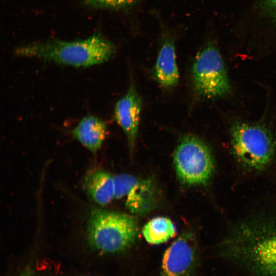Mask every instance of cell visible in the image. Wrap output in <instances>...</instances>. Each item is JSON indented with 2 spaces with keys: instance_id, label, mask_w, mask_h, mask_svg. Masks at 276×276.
<instances>
[{
  "instance_id": "cell-1",
  "label": "cell",
  "mask_w": 276,
  "mask_h": 276,
  "mask_svg": "<svg viewBox=\"0 0 276 276\" xmlns=\"http://www.w3.org/2000/svg\"><path fill=\"white\" fill-rule=\"evenodd\" d=\"M219 250L248 276H276V218L241 222L222 240Z\"/></svg>"
},
{
  "instance_id": "cell-2",
  "label": "cell",
  "mask_w": 276,
  "mask_h": 276,
  "mask_svg": "<svg viewBox=\"0 0 276 276\" xmlns=\"http://www.w3.org/2000/svg\"><path fill=\"white\" fill-rule=\"evenodd\" d=\"M115 52L113 43L97 33L81 40L57 39L21 45L15 54L61 65L87 67L108 60Z\"/></svg>"
},
{
  "instance_id": "cell-3",
  "label": "cell",
  "mask_w": 276,
  "mask_h": 276,
  "mask_svg": "<svg viewBox=\"0 0 276 276\" xmlns=\"http://www.w3.org/2000/svg\"><path fill=\"white\" fill-rule=\"evenodd\" d=\"M138 233V221L133 215L99 209L90 214L87 239L90 246L100 252L117 254L129 249Z\"/></svg>"
},
{
  "instance_id": "cell-4",
  "label": "cell",
  "mask_w": 276,
  "mask_h": 276,
  "mask_svg": "<svg viewBox=\"0 0 276 276\" xmlns=\"http://www.w3.org/2000/svg\"><path fill=\"white\" fill-rule=\"evenodd\" d=\"M230 136L233 154L246 169L261 171L272 160L276 137L265 126L237 121L231 126Z\"/></svg>"
},
{
  "instance_id": "cell-5",
  "label": "cell",
  "mask_w": 276,
  "mask_h": 276,
  "mask_svg": "<svg viewBox=\"0 0 276 276\" xmlns=\"http://www.w3.org/2000/svg\"><path fill=\"white\" fill-rule=\"evenodd\" d=\"M176 175L187 186L206 184L213 176L214 162L212 154L203 141L193 135L183 136L173 155Z\"/></svg>"
},
{
  "instance_id": "cell-6",
  "label": "cell",
  "mask_w": 276,
  "mask_h": 276,
  "mask_svg": "<svg viewBox=\"0 0 276 276\" xmlns=\"http://www.w3.org/2000/svg\"><path fill=\"white\" fill-rule=\"evenodd\" d=\"M192 77L195 90L204 98L224 97L231 91L223 59L212 41L207 43L196 55Z\"/></svg>"
},
{
  "instance_id": "cell-7",
  "label": "cell",
  "mask_w": 276,
  "mask_h": 276,
  "mask_svg": "<svg viewBox=\"0 0 276 276\" xmlns=\"http://www.w3.org/2000/svg\"><path fill=\"white\" fill-rule=\"evenodd\" d=\"M114 198H125L127 210L135 215H143L152 210L156 203L157 191L150 179L128 174L114 176Z\"/></svg>"
},
{
  "instance_id": "cell-8",
  "label": "cell",
  "mask_w": 276,
  "mask_h": 276,
  "mask_svg": "<svg viewBox=\"0 0 276 276\" xmlns=\"http://www.w3.org/2000/svg\"><path fill=\"white\" fill-rule=\"evenodd\" d=\"M199 263L194 235L187 232L179 235L165 250L160 276H192Z\"/></svg>"
},
{
  "instance_id": "cell-9",
  "label": "cell",
  "mask_w": 276,
  "mask_h": 276,
  "mask_svg": "<svg viewBox=\"0 0 276 276\" xmlns=\"http://www.w3.org/2000/svg\"><path fill=\"white\" fill-rule=\"evenodd\" d=\"M142 101L132 78L126 93L116 103L114 116L127 137L130 154H132L138 134Z\"/></svg>"
},
{
  "instance_id": "cell-10",
  "label": "cell",
  "mask_w": 276,
  "mask_h": 276,
  "mask_svg": "<svg viewBox=\"0 0 276 276\" xmlns=\"http://www.w3.org/2000/svg\"><path fill=\"white\" fill-rule=\"evenodd\" d=\"M156 82L162 87L171 88L176 86L179 79L174 39L167 33L163 37L153 69Z\"/></svg>"
},
{
  "instance_id": "cell-11",
  "label": "cell",
  "mask_w": 276,
  "mask_h": 276,
  "mask_svg": "<svg viewBox=\"0 0 276 276\" xmlns=\"http://www.w3.org/2000/svg\"><path fill=\"white\" fill-rule=\"evenodd\" d=\"M73 136L93 153L101 147L107 135L106 123L101 119L88 116L82 118L71 131Z\"/></svg>"
},
{
  "instance_id": "cell-12",
  "label": "cell",
  "mask_w": 276,
  "mask_h": 276,
  "mask_svg": "<svg viewBox=\"0 0 276 276\" xmlns=\"http://www.w3.org/2000/svg\"><path fill=\"white\" fill-rule=\"evenodd\" d=\"M84 186L88 195L99 205H107L114 198V176L108 172H90L85 176Z\"/></svg>"
},
{
  "instance_id": "cell-13",
  "label": "cell",
  "mask_w": 276,
  "mask_h": 276,
  "mask_svg": "<svg viewBox=\"0 0 276 276\" xmlns=\"http://www.w3.org/2000/svg\"><path fill=\"white\" fill-rule=\"evenodd\" d=\"M142 234L145 240L153 245L165 243L176 234L172 221L165 217H156L151 219L144 226Z\"/></svg>"
},
{
  "instance_id": "cell-14",
  "label": "cell",
  "mask_w": 276,
  "mask_h": 276,
  "mask_svg": "<svg viewBox=\"0 0 276 276\" xmlns=\"http://www.w3.org/2000/svg\"><path fill=\"white\" fill-rule=\"evenodd\" d=\"M141 0H81L83 4L92 8L116 10L130 7Z\"/></svg>"
},
{
  "instance_id": "cell-15",
  "label": "cell",
  "mask_w": 276,
  "mask_h": 276,
  "mask_svg": "<svg viewBox=\"0 0 276 276\" xmlns=\"http://www.w3.org/2000/svg\"><path fill=\"white\" fill-rule=\"evenodd\" d=\"M257 8L261 16L276 27V0H259Z\"/></svg>"
},
{
  "instance_id": "cell-16",
  "label": "cell",
  "mask_w": 276,
  "mask_h": 276,
  "mask_svg": "<svg viewBox=\"0 0 276 276\" xmlns=\"http://www.w3.org/2000/svg\"><path fill=\"white\" fill-rule=\"evenodd\" d=\"M18 276H36L32 270L27 269L22 272Z\"/></svg>"
}]
</instances>
